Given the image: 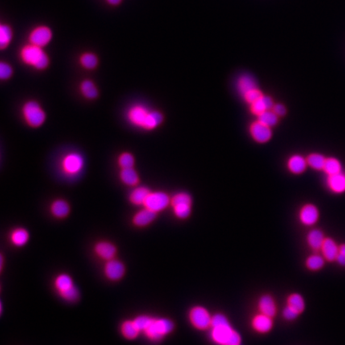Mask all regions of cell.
Segmentation results:
<instances>
[{
	"instance_id": "6da1fadb",
	"label": "cell",
	"mask_w": 345,
	"mask_h": 345,
	"mask_svg": "<svg viewBox=\"0 0 345 345\" xmlns=\"http://www.w3.org/2000/svg\"><path fill=\"white\" fill-rule=\"evenodd\" d=\"M210 338L217 345H241L242 337L232 327L225 315L217 313L212 317Z\"/></svg>"
},
{
	"instance_id": "7a4b0ae2",
	"label": "cell",
	"mask_w": 345,
	"mask_h": 345,
	"mask_svg": "<svg viewBox=\"0 0 345 345\" xmlns=\"http://www.w3.org/2000/svg\"><path fill=\"white\" fill-rule=\"evenodd\" d=\"M21 58L26 64L33 66L38 70H43L48 66L49 59L40 47L29 45L22 48Z\"/></svg>"
},
{
	"instance_id": "1f68e13d",
	"label": "cell",
	"mask_w": 345,
	"mask_h": 345,
	"mask_svg": "<svg viewBox=\"0 0 345 345\" xmlns=\"http://www.w3.org/2000/svg\"><path fill=\"white\" fill-rule=\"evenodd\" d=\"M258 120L265 126L272 127L276 126L278 122V116L275 114L272 110H267L258 116Z\"/></svg>"
},
{
	"instance_id": "b9f144b4",
	"label": "cell",
	"mask_w": 345,
	"mask_h": 345,
	"mask_svg": "<svg viewBox=\"0 0 345 345\" xmlns=\"http://www.w3.org/2000/svg\"><path fill=\"white\" fill-rule=\"evenodd\" d=\"M171 205H174L180 203L192 204V198L190 195L186 193H178L172 197L171 201Z\"/></svg>"
},
{
	"instance_id": "603a6c76",
	"label": "cell",
	"mask_w": 345,
	"mask_h": 345,
	"mask_svg": "<svg viewBox=\"0 0 345 345\" xmlns=\"http://www.w3.org/2000/svg\"><path fill=\"white\" fill-rule=\"evenodd\" d=\"M95 251L101 258L110 260L116 254V248L109 242H100L96 246Z\"/></svg>"
},
{
	"instance_id": "bcb514c9",
	"label": "cell",
	"mask_w": 345,
	"mask_h": 345,
	"mask_svg": "<svg viewBox=\"0 0 345 345\" xmlns=\"http://www.w3.org/2000/svg\"><path fill=\"white\" fill-rule=\"evenodd\" d=\"M336 261L341 266L345 267V244H342L339 246V252L337 254Z\"/></svg>"
},
{
	"instance_id": "44dd1931",
	"label": "cell",
	"mask_w": 345,
	"mask_h": 345,
	"mask_svg": "<svg viewBox=\"0 0 345 345\" xmlns=\"http://www.w3.org/2000/svg\"><path fill=\"white\" fill-rule=\"evenodd\" d=\"M156 213L151 209L145 208L135 214L134 217V223L138 226H147L155 219Z\"/></svg>"
},
{
	"instance_id": "9c48e42d",
	"label": "cell",
	"mask_w": 345,
	"mask_h": 345,
	"mask_svg": "<svg viewBox=\"0 0 345 345\" xmlns=\"http://www.w3.org/2000/svg\"><path fill=\"white\" fill-rule=\"evenodd\" d=\"M250 134L254 141L259 143H265L272 138V132L271 127L265 126L259 121L251 124L250 128Z\"/></svg>"
},
{
	"instance_id": "4dcf8cb0",
	"label": "cell",
	"mask_w": 345,
	"mask_h": 345,
	"mask_svg": "<svg viewBox=\"0 0 345 345\" xmlns=\"http://www.w3.org/2000/svg\"><path fill=\"white\" fill-rule=\"evenodd\" d=\"M80 89L84 97L89 99L95 98L97 96V89L93 82L90 80H85L80 86Z\"/></svg>"
},
{
	"instance_id": "7402d4cb",
	"label": "cell",
	"mask_w": 345,
	"mask_h": 345,
	"mask_svg": "<svg viewBox=\"0 0 345 345\" xmlns=\"http://www.w3.org/2000/svg\"><path fill=\"white\" fill-rule=\"evenodd\" d=\"M286 305L301 315L305 309V299L299 293H292L287 298Z\"/></svg>"
},
{
	"instance_id": "d6986e66",
	"label": "cell",
	"mask_w": 345,
	"mask_h": 345,
	"mask_svg": "<svg viewBox=\"0 0 345 345\" xmlns=\"http://www.w3.org/2000/svg\"><path fill=\"white\" fill-rule=\"evenodd\" d=\"M307 166H308L307 159L301 155H292L288 160V170L295 174H300L305 172Z\"/></svg>"
},
{
	"instance_id": "e575fe53",
	"label": "cell",
	"mask_w": 345,
	"mask_h": 345,
	"mask_svg": "<svg viewBox=\"0 0 345 345\" xmlns=\"http://www.w3.org/2000/svg\"><path fill=\"white\" fill-rule=\"evenodd\" d=\"M12 38V31L11 29L6 26L2 25L0 27V47L1 49L6 48L10 43Z\"/></svg>"
},
{
	"instance_id": "484cf974",
	"label": "cell",
	"mask_w": 345,
	"mask_h": 345,
	"mask_svg": "<svg viewBox=\"0 0 345 345\" xmlns=\"http://www.w3.org/2000/svg\"><path fill=\"white\" fill-rule=\"evenodd\" d=\"M150 193L151 191L146 187H138L130 193V201L134 205H143Z\"/></svg>"
},
{
	"instance_id": "83f0119b",
	"label": "cell",
	"mask_w": 345,
	"mask_h": 345,
	"mask_svg": "<svg viewBox=\"0 0 345 345\" xmlns=\"http://www.w3.org/2000/svg\"><path fill=\"white\" fill-rule=\"evenodd\" d=\"M325 259L320 254H313L307 258L305 264L311 271H318L323 268L325 264Z\"/></svg>"
},
{
	"instance_id": "e0dca14e",
	"label": "cell",
	"mask_w": 345,
	"mask_h": 345,
	"mask_svg": "<svg viewBox=\"0 0 345 345\" xmlns=\"http://www.w3.org/2000/svg\"><path fill=\"white\" fill-rule=\"evenodd\" d=\"M273 106L274 103L272 98L269 96L263 95L256 102L250 104V110L254 115L258 116L267 110H272Z\"/></svg>"
},
{
	"instance_id": "5bb4252c",
	"label": "cell",
	"mask_w": 345,
	"mask_h": 345,
	"mask_svg": "<svg viewBox=\"0 0 345 345\" xmlns=\"http://www.w3.org/2000/svg\"><path fill=\"white\" fill-rule=\"evenodd\" d=\"M339 246L331 238H325L321 246V255L329 262L336 261L337 254L339 252Z\"/></svg>"
},
{
	"instance_id": "2e32d148",
	"label": "cell",
	"mask_w": 345,
	"mask_h": 345,
	"mask_svg": "<svg viewBox=\"0 0 345 345\" xmlns=\"http://www.w3.org/2000/svg\"><path fill=\"white\" fill-rule=\"evenodd\" d=\"M327 186L331 192L337 194L345 193V173L341 172L328 176Z\"/></svg>"
},
{
	"instance_id": "f35d334b",
	"label": "cell",
	"mask_w": 345,
	"mask_h": 345,
	"mask_svg": "<svg viewBox=\"0 0 345 345\" xmlns=\"http://www.w3.org/2000/svg\"><path fill=\"white\" fill-rule=\"evenodd\" d=\"M118 165L122 169L133 168L134 158L130 153H123L118 158Z\"/></svg>"
},
{
	"instance_id": "9a60e30c",
	"label": "cell",
	"mask_w": 345,
	"mask_h": 345,
	"mask_svg": "<svg viewBox=\"0 0 345 345\" xmlns=\"http://www.w3.org/2000/svg\"><path fill=\"white\" fill-rule=\"evenodd\" d=\"M105 273L110 280H119L124 275V265L118 260H110L105 266Z\"/></svg>"
},
{
	"instance_id": "5b68a950",
	"label": "cell",
	"mask_w": 345,
	"mask_h": 345,
	"mask_svg": "<svg viewBox=\"0 0 345 345\" xmlns=\"http://www.w3.org/2000/svg\"><path fill=\"white\" fill-rule=\"evenodd\" d=\"M212 316L203 306H194L190 309L189 319L191 325L198 330H206L211 327Z\"/></svg>"
},
{
	"instance_id": "8d00e7d4",
	"label": "cell",
	"mask_w": 345,
	"mask_h": 345,
	"mask_svg": "<svg viewBox=\"0 0 345 345\" xmlns=\"http://www.w3.org/2000/svg\"><path fill=\"white\" fill-rule=\"evenodd\" d=\"M73 285L72 280L67 274L60 275V276H58L57 279L55 280V286H56L59 292L67 290V289L73 286Z\"/></svg>"
},
{
	"instance_id": "7dc6e473",
	"label": "cell",
	"mask_w": 345,
	"mask_h": 345,
	"mask_svg": "<svg viewBox=\"0 0 345 345\" xmlns=\"http://www.w3.org/2000/svg\"><path fill=\"white\" fill-rule=\"evenodd\" d=\"M272 110L278 117H281V116L285 115L286 114V108L282 104H274V106H272Z\"/></svg>"
},
{
	"instance_id": "f1b7e54d",
	"label": "cell",
	"mask_w": 345,
	"mask_h": 345,
	"mask_svg": "<svg viewBox=\"0 0 345 345\" xmlns=\"http://www.w3.org/2000/svg\"><path fill=\"white\" fill-rule=\"evenodd\" d=\"M308 166L311 168L314 169L316 171H323L326 158L321 154H311L307 158Z\"/></svg>"
},
{
	"instance_id": "d4e9b609",
	"label": "cell",
	"mask_w": 345,
	"mask_h": 345,
	"mask_svg": "<svg viewBox=\"0 0 345 345\" xmlns=\"http://www.w3.org/2000/svg\"><path fill=\"white\" fill-rule=\"evenodd\" d=\"M323 171L328 176L337 174L342 172V164L339 159L330 157L326 158Z\"/></svg>"
},
{
	"instance_id": "30bf717a",
	"label": "cell",
	"mask_w": 345,
	"mask_h": 345,
	"mask_svg": "<svg viewBox=\"0 0 345 345\" xmlns=\"http://www.w3.org/2000/svg\"><path fill=\"white\" fill-rule=\"evenodd\" d=\"M320 218L318 208L313 204H306L301 208L299 213V219L305 226H313Z\"/></svg>"
},
{
	"instance_id": "f546056e",
	"label": "cell",
	"mask_w": 345,
	"mask_h": 345,
	"mask_svg": "<svg viewBox=\"0 0 345 345\" xmlns=\"http://www.w3.org/2000/svg\"><path fill=\"white\" fill-rule=\"evenodd\" d=\"M163 116L159 111H151L145 124V130H151L157 128L163 122Z\"/></svg>"
},
{
	"instance_id": "74e56055",
	"label": "cell",
	"mask_w": 345,
	"mask_h": 345,
	"mask_svg": "<svg viewBox=\"0 0 345 345\" xmlns=\"http://www.w3.org/2000/svg\"><path fill=\"white\" fill-rule=\"evenodd\" d=\"M82 65L85 67L86 69L92 70L95 68L97 65V59L95 55L91 53H86L82 55L80 59Z\"/></svg>"
},
{
	"instance_id": "c3c4849f",
	"label": "cell",
	"mask_w": 345,
	"mask_h": 345,
	"mask_svg": "<svg viewBox=\"0 0 345 345\" xmlns=\"http://www.w3.org/2000/svg\"><path fill=\"white\" fill-rule=\"evenodd\" d=\"M107 2L111 5H118L121 2V0H107Z\"/></svg>"
},
{
	"instance_id": "60d3db41",
	"label": "cell",
	"mask_w": 345,
	"mask_h": 345,
	"mask_svg": "<svg viewBox=\"0 0 345 345\" xmlns=\"http://www.w3.org/2000/svg\"><path fill=\"white\" fill-rule=\"evenodd\" d=\"M264 95L260 89L258 88L252 89L250 91L247 92L243 95L244 99L247 103L252 104L254 102H256L257 100L259 99L260 97Z\"/></svg>"
},
{
	"instance_id": "ba28073f",
	"label": "cell",
	"mask_w": 345,
	"mask_h": 345,
	"mask_svg": "<svg viewBox=\"0 0 345 345\" xmlns=\"http://www.w3.org/2000/svg\"><path fill=\"white\" fill-rule=\"evenodd\" d=\"M150 112L147 108L142 105H135L130 108L127 113V118L130 123L143 129Z\"/></svg>"
},
{
	"instance_id": "ac0fdd59",
	"label": "cell",
	"mask_w": 345,
	"mask_h": 345,
	"mask_svg": "<svg viewBox=\"0 0 345 345\" xmlns=\"http://www.w3.org/2000/svg\"><path fill=\"white\" fill-rule=\"evenodd\" d=\"M256 88H258V84L256 80L252 76L246 74L238 78L237 89L241 95L243 96L245 93Z\"/></svg>"
},
{
	"instance_id": "7bdbcfd3",
	"label": "cell",
	"mask_w": 345,
	"mask_h": 345,
	"mask_svg": "<svg viewBox=\"0 0 345 345\" xmlns=\"http://www.w3.org/2000/svg\"><path fill=\"white\" fill-rule=\"evenodd\" d=\"M60 294L63 298L66 299L67 301H73L77 300L78 297H79V291L73 285L67 290L60 292Z\"/></svg>"
},
{
	"instance_id": "7c38bea8",
	"label": "cell",
	"mask_w": 345,
	"mask_h": 345,
	"mask_svg": "<svg viewBox=\"0 0 345 345\" xmlns=\"http://www.w3.org/2000/svg\"><path fill=\"white\" fill-rule=\"evenodd\" d=\"M52 34L48 27H37L31 32L30 35V41L31 44L35 45L38 47H43L51 41Z\"/></svg>"
},
{
	"instance_id": "ab89813d",
	"label": "cell",
	"mask_w": 345,
	"mask_h": 345,
	"mask_svg": "<svg viewBox=\"0 0 345 345\" xmlns=\"http://www.w3.org/2000/svg\"><path fill=\"white\" fill-rule=\"evenodd\" d=\"M153 319L151 317H147V316H140L134 319V322L135 327L138 329V331H145L149 325H151Z\"/></svg>"
},
{
	"instance_id": "f6af8a7d",
	"label": "cell",
	"mask_w": 345,
	"mask_h": 345,
	"mask_svg": "<svg viewBox=\"0 0 345 345\" xmlns=\"http://www.w3.org/2000/svg\"><path fill=\"white\" fill-rule=\"evenodd\" d=\"M299 316L300 315L297 312H295L293 309H291L287 305L283 310V317L286 321H294L295 319H297Z\"/></svg>"
},
{
	"instance_id": "ffe728a7",
	"label": "cell",
	"mask_w": 345,
	"mask_h": 345,
	"mask_svg": "<svg viewBox=\"0 0 345 345\" xmlns=\"http://www.w3.org/2000/svg\"><path fill=\"white\" fill-rule=\"evenodd\" d=\"M325 238V234L321 230H311L307 235V243L311 249L315 251L321 250V246L323 245Z\"/></svg>"
},
{
	"instance_id": "ee69618b",
	"label": "cell",
	"mask_w": 345,
	"mask_h": 345,
	"mask_svg": "<svg viewBox=\"0 0 345 345\" xmlns=\"http://www.w3.org/2000/svg\"><path fill=\"white\" fill-rule=\"evenodd\" d=\"M12 68L9 64L1 63L0 64V78L1 80H6L12 76Z\"/></svg>"
},
{
	"instance_id": "836d02e7",
	"label": "cell",
	"mask_w": 345,
	"mask_h": 345,
	"mask_svg": "<svg viewBox=\"0 0 345 345\" xmlns=\"http://www.w3.org/2000/svg\"><path fill=\"white\" fill-rule=\"evenodd\" d=\"M191 205L192 204L189 203H180L172 205L176 217L180 219H185L189 217L191 213Z\"/></svg>"
},
{
	"instance_id": "4fadbf2b",
	"label": "cell",
	"mask_w": 345,
	"mask_h": 345,
	"mask_svg": "<svg viewBox=\"0 0 345 345\" xmlns=\"http://www.w3.org/2000/svg\"><path fill=\"white\" fill-rule=\"evenodd\" d=\"M258 309L260 313L273 318L277 312L276 301L272 296L263 295L258 301Z\"/></svg>"
},
{
	"instance_id": "3957f363",
	"label": "cell",
	"mask_w": 345,
	"mask_h": 345,
	"mask_svg": "<svg viewBox=\"0 0 345 345\" xmlns=\"http://www.w3.org/2000/svg\"><path fill=\"white\" fill-rule=\"evenodd\" d=\"M174 325L169 319H153L151 325L145 330L146 335L152 340L158 341L168 335L173 330Z\"/></svg>"
},
{
	"instance_id": "8fae6325",
	"label": "cell",
	"mask_w": 345,
	"mask_h": 345,
	"mask_svg": "<svg viewBox=\"0 0 345 345\" xmlns=\"http://www.w3.org/2000/svg\"><path fill=\"white\" fill-rule=\"evenodd\" d=\"M251 325L254 331L260 334H265L269 333L273 328V320L272 317L259 313L254 316Z\"/></svg>"
},
{
	"instance_id": "d590c367",
	"label": "cell",
	"mask_w": 345,
	"mask_h": 345,
	"mask_svg": "<svg viewBox=\"0 0 345 345\" xmlns=\"http://www.w3.org/2000/svg\"><path fill=\"white\" fill-rule=\"evenodd\" d=\"M122 333L127 339L132 340L138 337L139 331L135 327L133 321H126L122 325Z\"/></svg>"
},
{
	"instance_id": "cb8c5ba5",
	"label": "cell",
	"mask_w": 345,
	"mask_h": 345,
	"mask_svg": "<svg viewBox=\"0 0 345 345\" xmlns=\"http://www.w3.org/2000/svg\"><path fill=\"white\" fill-rule=\"evenodd\" d=\"M120 178L122 182L130 186L137 185L139 182V177L134 168L122 169Z\"/></svg>"
},
{
	"instance_id": "277c9868",
	"label": "cell",
	"mask_w": 345,
	"mask_h": 345,
	"mask_svg": "<svg viewBox=\"0 0 345 345\" xmlns=\"http://www.w3.org/2000/svg\"><path fill=\"white\" fill-rule=\"evenodd\" d=\"M22 115L27 124L31 127H39L46 119V114L38 102L29 101L22 107Z\"/></svg>"
},
{
	"instance_id": "8992f818",
	"label": "cell",
	"mask_w": 345,
	"mask_h": 345,
	"mask_svg": "<svg viewBox=\"0 0 345 345\" xmlns=\"http://www.w3.org/2000/svg\"><path fill=\"white\" fill-rule=\"evenodd\" d=\"M84 160L81 155L70 153L62 159L61 167L63 172L69 176H75L84 168Z\"/></svg>"
},
{
	"instance_id": "4316f807",
	"label": "cell",
	"mask_w": 345,
	"mask_h": 345,
	"mask_svg": "<svg viewBox=\"0 0 345 345\" xmlns=\"http://www.w3.org/2000/svg\"><path fill=\"white\" fill-rule=\"evenodd\" d=\"M70 212L69 205L63 200H56L51 205V213L59 218L67 217Z\"/></svg>"
},
{
	"instance_id": "52a82bcc",
	"label": "cell",
	"mask_w": 345,
	"mask_h": 345,
	"mask_svg": "<svg viewBox=\"0 0 345 345\" xmlns=\"http://www.w3.org/2000/svg\"><path fill=\"white\" fill-rule=\"evenodd\" d=\"M171 201L168 195L164 192H151L143 205L146 209L158 213L164 210L171 203Z\"/></svg>"
},
{
	"instance_id": "d6a6232c",
	"label": "cell",
	"mask_w": 345,
	"mask_h": 345,
	"mask_svg": "<svg viewBox=\"0 0 345 345\" xmlns=\"http://www.w3.org/2000/svg\"><path fill=\"white\" fill-rule=\"evenodd\" d=\"M29 234L24 229H17L11 234V241L17 246H22L28 241Z\"/></svg>"
}]
</instances>
